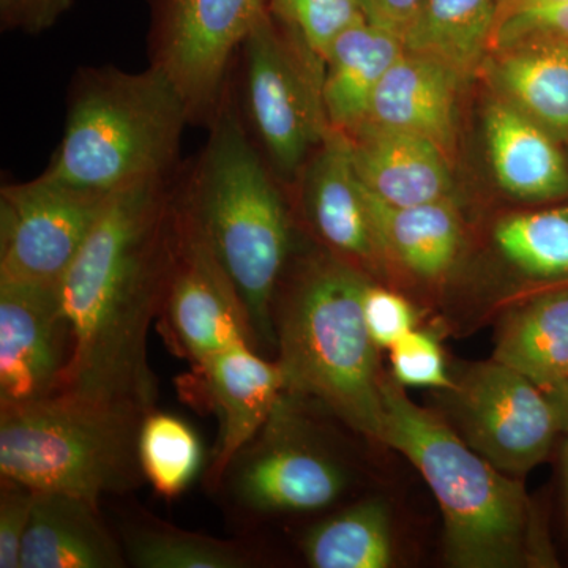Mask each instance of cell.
Instances as JSON below:
<instances>
[{
	"label": "cell",
	"instance_id": "obj_13",
	"mask_svg": "<svg viewBox=\"0 0 568 568\" xmlns=\"http://www.w3.org/2000/svg\"><path fill=\"white\" fill-rule=\"evenodd\" d=\"M70 357L59 284L0 280V409L55 394Z\"/></svg>",
	"mask_w": 568,
	"mask_h": 568
},
{
	"label": "cell",
	"instance_id": "obj_19",
	"mask_svg": "<svg viewBox=\"0 0 568 568\" xmlns=\"http://www.w3.org/2000/svg\"><path fill=\"white\" fill-rule=\"evenodd\" d=\"M365 196L388 267L425 283L443 282L455 271L466 244L457 201L394 207L366 190Z\"/></svg>",
	"mask_w": 568,
	"mask_h": 568
},
{
	"label": "cell",
	"instance_id": "obj_30",
	"mask_svg": "<svg viewBox=\"0 0 568 568\" xmlns=\"http://www.w3.org/2000/svg\"><path fill=\"white\" fill-rule=\"evenodd\" d=\"M390 376L402 387L450 390L454 375L448 372L446 355L437 335L414 328L390 347Z\"/></svg>",
	"mask_w": 568,
	"mask_h": 568
},
{
	"label": "cell",
	"instance_id": "obj_12",
	"mask_svg": "<svg viewBox=\"0 0 568 568\" xmlns=\"http://www.w3.org/2000/svg\"><path fill=\"white\" fill-rule=\"evenodd\" d=\"M160 320L170 346L193 368L230 347H256L241 295L178 203L173 260Z\"/></svg>",
	"mask_w": 568,
	"mask_h": 568
},
{
	"label": "cell",
	"instance_id": "obj_18",
	"mask_svg": "<svg viewBox=\"0 0 568 568\" xmlns=\"http://www.w3.org/2000/svg\"><path fill=\"white\" fill-rule=\"evenodd\" d=\"M462 77L444 63L405 51L377 85L365 122L424 136L447 153L457 148Z\"/></svg>",
	"mask_w": 568,
	"mask_h": 568
},
{
	"label": "cell",
	"instance_id": "obj_1",
	"mask_svg": "<svg viewBox=\"0 0 568 568\" xmlns=\"http://www.w3.org/2000/svg\"><path fill=\"white\" fill-rule=\"evenodd\" d=\"M174 203L163 181L112 193L59 287L71 357L58 392L156 409L149 331L162 315L173 260Z\"/></svg>",
	"mask_w": 568,
	"mask_h": 568
},
{
	"label": "cell",
	"instance_id": "obj_7",
	"mask_svg": "<svg viewBox=\"0 0 568 568\" xmlns=\"http://www.w3.org/2000/svg\"><path fill=\"white\" fill-rule=\"evenodd\" d=\"M454 379L440 395L446 420L467 446L519 478L548 458L560 432L544 388L493 358L465 366Z\"/></svg>",
	"mask_w": 568,
	"mask_h": 568
},
{
	"label": "cell",
	"instance_id": "obj_32",
	"mask_svg": "<svg viewBox=\"0 0 568 568\" xmlns=\"http://www.w3.org/2000/svg\"><path fill=\"white\" fill-rule=\"evenodd\" d=\"M37 491L0 478V568H21V548L31 523Z\"/></svg>",
	"mask_w": 568,
	"mask_h": 568
},
{
	"label": "cell",
	"instance_id": "obj_21",
	"mask_svg": "<svg viewBox=\"0 0 568 568\" xmlns=\"http://www.w3.org/2000/svg\"><path fill=\"white\" fill-rule=\"evenodd\" d=\"M484 70L499 99L568 141V39L517 41L489 52Z\"/></svg>",
	"mask_w": 568,
	"mask_h": 568
},
{
	"label": "cell",
	"instance_id": "obj_20",
	"mask_svg": "<svg viewBox=\"0 0 568 568\" xmlns=\"http://www.w3.org/2000/svg\"><path fill=\"white\" fill-rule=\"evenodd\" d=\"M121 537L104 525L99 504L65 493L37 491L21 568H123Z\"/></svg>",
	"mask_w": 568,
	"mask_h": 568
},
{
	"label": "cell",
	"instance_id": "obj_9",
	"mask_svg": "<svg viewBox=\"0 0 568 568\" xmlns=\"http://www.w3.org/2000/svg\"><path fill=\"white\" fill-rule=\"evenodd\" d=\"M241 51L246 114L268 163L283 178H293L305 166L313 145L321 144L331 130L321 99L323 80L268 11Z\"/></svg>",
	"mask_w": 568,
	"mask_h": 568
},
{
	"label": "cell",
	"instance_id": "obj_5",
	"mask_svg": "<svg viewBox=\"0 0 568 568\" xmlns=\"http://www.w3.org/2000/svg\"><path fill=\"white\" fill-rule=\"evenodd\" d=\"M190 121L185 100L159 67L81 70L61 145L41 175L104 194L164 181Z\"/></svg>",
	"mask_w": 568,
	"mask_h": 568
},
{
	"label": "cell",
	"instance_id": "obj_23",
	"mask_svg": "<svg viewBox=\"0 0 568 568\" xmlns=\"http://www.w3.org/2000/svg\"><path fill=\"white\" fill-rule=\"evenodd\" d=\"M493 361L548 390L568 377V283L544 287L497 323Z\"/></svg>",
	"mask_w": 568,
	"mask_h": 568
},
{
	"label": "cell",
	"instance_id": "obj_10",
	"mask_svg": "<svg viewBox=\"0 0 568 568\" xmlns=\"http://www.w3.org/2000/svg\"><path fill=\"white\" fill-rule=\"evenodd\" d=\"M111 194L40 178L0 190V280L59 284Z\"/></svg>",
	"mask_w": 568,
	"mask_h": 568
},
{
	"label": "cell",
	"instance_id": "obj_29",
	"mask_svg": "<svg viewBox=\"0 0 568 568\" xmlns=\"http://www.w3.org/2000/svg\"><path fill=\"white\" fill-rule=\"evenodd\" d=\"M267 10L321 80L336 37L365 20L358 0H268Z\"/></svg>",
	"mask_w": 568,
	"mask_h": 568
},
{
	"label": "cell",
	"instance_id": "obj_24",
	"mask_svg": "<svg viewBox=\"0 0 568 568\" xmlns=\"http://www.w3.org/2000/svg\"><path fill=\"white\" fill-rule=\"evenodd\" d=\"M496 21L497 0H424L403 43L467 81L487 62Z\"/></svg>",
	"mask_w": 568,
	"mask_h": 568
},
{
	"label": "cell",
	"instance_id": "obj_14",
	"mask_svg": "<svg viewBox=\"0 0 568 568\" xmlns=\"http://www.w3.org/2000/svg\"><path fill=\"white\" fill-rule=\"evenodd\" d=\"M193 372L219 418L207 484L220 488L233 459L252 443L282 402L287 392L286 377L278 362L267 361L250 345L212 355Z\"/></svg>",
	"mask_w": 568,
	"mask_h": 568
},
{
	"label": "cell",
	"instance_id": "obj_34",
	"mask_svg": "<svg viewBox=\"0 0 568 568\" xmlns=\"http://www.w3.org/2000/svg\"><path fill=\"white\" fill-rule=\"evenodd\" d=\"M73 0H0L6 29L28 33L47 31L70 9Z\"/></svg>",
	"mask_w": 568,
	"mask_h": 568
},
{
	"label": "cell",
	"instance_id": "obj_11",
	"mask_svg": "<svg viewBox=\"0 0 568 568\" xmlns=\"http://www.w3.org/2000/svg\"><path fill=\"white\" fill-rule=\"evenodd\" d=\"M267 9L268 0H156L152 65L174 82L192 121L215 118L231 59Z\"/></svg>",
	"mask_w": 568,
	"mask_h": 568
},
{
	"label": "cell",
	"instance_id": "obj_33",
	"mask_svg": "<svg viewBox=\"0 0 568 568\" xmlns=\"http://www.w3.org/2000/svg\"><path fill=\"white\" fill-rule=\"evenodd\" d=\"M532 37L568 39V0L556 6L518 11L497 21L491 51Z\"/></svg>",
	"mask_w": 568,
	"mask_h": 568
},
{
	"label": "cell",
	"instance_id": "obj_28",
	"mask_svg": "<svg viewBox=\"0 0 568 568\" xmlns=\"http://www.w3.org/2000/svg\"><path fill=\"white\" fill-rule=\"evenodd\" d=\"M140 462L145 481L156 495L175 499L200 474L203 446L185 420L153 409L142 420Z\"/></svg>",
	"mask_w": 568,
	"mask_h": 568
},
{
	"label": "cell",
	"instance_id": "obj_27",
	"mask_svg": "<svg viewBox=\"0 0 568 568\" xmlns=\"http://www.w3.org/2000/svg\"><path fill=\"white\" fill-rule=\"evenodd\" d=\"M121 540L129 566L136 568H250L257 564L256 551L245 541L222 540L159 519L123 526Z\"/></svg>",
	"mask_w": 568,
	"mask_h": 568
},
{
	"label": "cell",
	"instance_id": "obj_36",
	"mask_svg": "<svg viewBox=\"0 0 568 568\" xmlns=\"http://www.w3.org/2000/svg\"><path fill=\"white\" fill-rule=\"evenodd\" d=\"M545 394L555 409L560 435L568 436V377L562 383L545 390Z\"/></svg>",
	"mask_w": 568,
	"mask_h": 568
},
{
	"label": "cell",
	"instance_id": "obj_6",
	"mask_svg": "<svg viewBox=\"0 0 568 568\" xmlns=\"http://www.w3.org/2000/svg\"><path fill=\"white\" fill-rule=\"evenodd\" d=\"M145 416L67 392L2 407L0 478L93 504L125 495L145 481L140 462Z\"/></svg>",
	"mask_w": 568,
	"mask_h": 568
},
{
	"label": "cell",
	"instance_id": "obj_37",
	"mask_svg": "<svg viewBox=\"0 0 568 568\" xmlns=\"http://www.w3.org/2000/svg\"><path fill=\"white\" fill-rule=\"evenodd\" d=\"M562 2H567V0H497V21L508 14L518 13V11L540 9V7L556 6V3Z\"/></svg>",
	"mask_w": 568,
	"mask_h": 568
},
{
	"label": "cell",
	"instance_id": "obj_4",
	"mask_svg": "<svg viewBox=\"0 0 568 568\" xmlns=\"http://www.w3.org/2000/svg\"><path fill=\"white\" fill-rule=\"evenodd\" d=\"M211 129L178 205L241 295L257 349H276L274 302L293 245L290 213L237 108L223 102Z\"/></svg>",
	"mask_w": 568,
	"mask_h": 568
},
{
	"label": "cell",
	"instance_id": "obj_2",
	"mask_svg": "<svg viewBox=\"0 0 568 568\" xmlns=\"http://www.w3.org/2000/svg\"><path fill=\"white\" fill-rule=\"evenodd\" d=\"M384 446L417 467L444 517V556L457 568L555 567L540 511L521 478L467 446L446 417L418 406L384 373Z\"/></svg>",
	"mask_w": 568,
	"mask_h": 568
},
{
	"label": "cell",
	"instance_id": "obj_8",
	"mask_svg": "<svg viewBox=\"0 0 568 568\" xmlns=\"http://www.w3.org/2000/svg\"><path fill=\"white\" fill-rule=\"evenodd\" d=\"M286 392L252 443L227 467L220 487L245 515H308L338 503L349 487L345 466L315 440Z\"/></svg>",
	"mask_w": 568,
	"mask_h": 568
},
{
	"label": "cell",
	"instance_id": "obj_38",
	"mask_svg": "<svg viewBox=\"0 0 568 568\" xmlns=\"http://www.w3.org/2000/svg\"><path fill=\"white\" fill-rule=\"evenodd\" d=\"M560 467H562L564 493H566L568 511V436L564 439L562 448H560Z\"/></svg>",
	"mask_w": 568,
	"mask_h": 568
},
{
	"label": "cell",
	"instance_id": "obj_22",
	"mask_svg": "<svg viewBox=\"0 0 568 568\" xmlns=\"http://www.w3.org/2000/svg\"><path fill=\"white\" fill-rule=\"evenodd\" d=\"M405 51L399 37L365 20L336 37L325 55L321 84L332 130L351 133L366 121L377 85Z\"/></svg>",
	"mask_w": 568,
	"mask_h": 568
},
{
	"label": "cell",
	"instance_id": "obj_31",
	"mask_svg": "<svg viewBox=\"0 0 568 568\" xmlns=\"http://www.w3.org/2000/svg\"><path fill=\"white\" fill-rule=\"evenodd\" d=\"M364 316L373 342L390 349L417 325V312L405 295L369 280L364 293Z\"/></svg>",
	"mask_w": 568,
	"mask_h": 568
},
{
	"label": "cell",
	"instance_id": "obj_25",
	"mask_svg": "<svg viewBox=\"0 0 568 568\" xmlns=\"http://www.w3.org/2000/svg\"><path fill=\"white\" fill-rule=\"evenodd\" d=\"M302 551L313 568H388L394 564L390 510L384 500H361L310 529Z\"/></svg>",
	"mask_w": 568,
	"mask_h": 568
},
{
	"label": "cell",
	"instance_id": "obj_26",
	"mask_svg": "<svg viewBox=\"0 0 568 568\" xmlns=\"http://www.w3.org/2000/svg\"><path fill=\"white\" fill-rule=\"evenodd\" d=\"M500 260L544 287L568 283V204L510 213L493 227Z\"/></svg>",
	"mask_w": 568,
	"mask_h": 568
},
{
	"label": "cell",
	"instance_id": "obj_3",
	"mask_svg": "<svg viewBox=\"0 0 568 568\" xmlns=\"http://www.w3.org/2000/svg\"><path fill=\"white\" fill-rule=\"evenodd\" d=\"M369 276L334 254L310 260L274 302L286 388L313 399L357 435L384 446L379 347L364 316Z\"/></svg>",
	"mask_w": 568,
	"mask_h": 568
},
{
	"label": "cell",
	"instance_id": "obj_35",
	"mask_svg": "<svg viewBox=\"0 0 568 568\" xmlns=\"http://www.w3.org/2000/svg\"><path fill=\"white\" fill-rule=\"evenodd\" d=\"M358 3L365 21L403 40L424 0H358Z\"/></svg>",
	"mask_w": 568,
	"mask_h": 568
},
{
	"label": "cell",
	"instance_id": "obj_15",
	"mask_svg": "<svg viewBox=\"0 0 568 568\" xmlns=\"http://www.w3.org/2000/svg\"><path fill=\"white\" fill-rule=\"evenodd\" d=\"M304 205L313 231L334 256L365 274L387 271L345 132L328 130L306 166Z\"/></svg>",
	"mask_w": 568,
	"mask_h": 568
},
{
	"label": "cell",
	"instance_id": "obj_16",
	"mask_svg": "<svg viewBox=\"0 0 568 568\" xmlns=\"http://www.w3.org/2000/svg\"><path fill=\"white\" fill-rule=\"evenodd\" d=\"M366 192L394 207L455 200L450 159L418 134L364 122L346 133Z\"/></svg>",
	"mask_w": 568,
	"mask_h": 568
},
{
	"label": "cell",
	"instance_id": "obj_17",
	"mask_svg": "<svg viewBox=\"0 0 568 568\" xmlns=\"http://www.w3.org/2000/svg\"><path fill=\"white\" fill-rule=\"evenodd\" d=\"M489 164L497 185L526 203L568 197V159L560 141L495 95L484 112Z\"/></svg>",
	"mask_w": 568,
	"mask_h": 568
}]
</instances>
